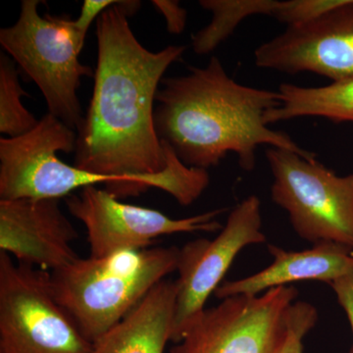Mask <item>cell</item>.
<instances>
[{
	"label": "cell",
	"mask_w": 353,
	"mask_h": 353,
	"mask_svg": "<svg viewBox=\"0 0 353 353\" xmlns=\"http://www.w3.org/2000/svg\"><path fill=\"white\" fill-rule=\"evenodd\" d=\"M318 311L306 301H294L292 306L289 336L281 353H303V339L314 328Z\"/></svg>",
	"instance_id": "d6986e66"
},
{
	"label": "cell",
	"mask_w": 353,
	"mask_h": 353,
	"mask_svg": "<svg viewBox=\"0 0 353 353\" xmlns=\"http://www.w3.org/2000/svg\"><path fill=\"white\" fill-rule=\"evenodd\" d=\"M294 285L236 296L205 309L170 353H281L289 336Z\"/></svg>",
	"instance_id": "ba28073f"
},
{
	"label": "cell",
	"mask_w": 353,
	"mask_h": 353,
	"mask_svg": "<svg viewBox=\"0 0 353 353\" xmlns=\"http://www.w3.org/2000/svg\"><path fill=\"white\" fill-rule=\"evenodd\" d=\"M161 83L155 101V130L187 166L208 170L233 152L243 170L252 171L257 148L264 145L316 159L315 153L265 123V114L280 104L278 90L236 82L219 58L211 57L206 66L190 67L187 75Z\"/></svg>",
	"instance_id": "7a4b0ae2"
},
{
	"label": "cell",
	"mask_w": 353,
	"mask_h": 353,
	"mask_svg": "<svg viewBox=\"0 0 353 353\" xmlns=\"http://www.w3.org/2000/svg\"><path fill=\"white\" fill-rule=\"evenodd\" d=\"M280 1L275 0H201L199 6L212 12L210 24L192 37V48L197 54L212 52L231 36L241 21L262 14L273 16Z\"/></svg>",
	"instance_id": "2e32d148"
},
{
	"label": "cell",
	"mask_w": 353,
	"mask_h": 353,
	"mask_svg": "<svg viewBox=\"0 0 353 353\" xmlns=\"http://www.w3.org/2000/svg\"><path fill=\"white\" fill-rule=\"evenodd\" d=\"M345 0H289L280 1L273 17L288 27L305 24L320 17Z\"/></svg>",
	"instance_id": "ac0fdd59"
},
{
	"label": "cell",
	"mask_w": 353,
	"mask_h": 353,
	"mask_svg": "<svg viewBox=\"0 0 353 353\" xmlns=\"http://www.w3.org/2000/svg\"><path fill=\"white\" fill-rule=\"evenodd\" d=\"M261 227L260 199L250 196L234 206L214 240L197 239L180 248L172 343H178L205 310L206 301L222 284L236 255L245 246L266 241Z\"/></svg>",
	"instance_id": "9c48e42d"
},
{
	"label": "cell",
	"mask_w": 353,
	"mask_h": 353,
	"mask_svg": "<svg viewBox=\"0 0 353 353\" xmlns=\"http://www.w3.org/2000/svg\"><path fill=\"white\" fill-rule=\"evenodd\" d=\"M255 65L288 74L310 72L333 82L353 77V0L305 24L288 27L254 51Z\"/></svg>",
	"instance_id": "8fae6325"
},
{
	"label": "cell",
	"mask_w": 353,
	"mask_h": 353,
	"mask_svg": "<svg viewBox=\"0 0 353 353\" xmlns=\"http://www.w3.org/2000/svg\"><path fill=\"white\" fill-rule=\"evenodd\" d=\"M278 92L280 104L265 114L267 125L308 116L353 122V77L319 88L281 83Z\"/></svg>",
	"instance_id": "9a60e30c"
},
{
	"label": "cell",
	"mask_w": 353,
	"mask_h": 353,
	"mask_svg": "<svg viewBox=\"0 0 353 353\" xmlns=\"http://www.w3.org/2000/svg\"><path fill=\"white\" fill-rule=\"evenodd\" d=\"M55 297L51 274L0 252V353H94Z\"/></svg>",
	"instance_id": "8992f818"
},
{
	"label": "cell",
	"mask_w": 353,
	"mask_h": 353,
	"mask_svg": "<svg viewBox=\"0 0 353 353\" xmlns=\"http://www.w3.org/2000/svg\"><path fill=\"white\" fill-rule=\"evenodd\" d=\"M39 0H23L17 22L0 30V44L43 94L48 110L74 131L83 117L78 90L94 75L79 55L85 34L67 17H41Z\"/></svg>",
	"instance_id": "5b68a950"
},
{
	"label": "cell",
	"mask_w": 353,
	"mask_h": 353,
	"mask_svg": "<svg viewBox=\"0 0 353 353\" xmlns=\"http://www.w3.org/2000/svg\"><path fill=\"white\" fill-rule=\"evenodd\" d=\"M271 197L296 233L312 243L332 241L353 250V174L338 176L317 160L270 148Z\"/></svg>",
	"instance_id": "52a82bcc"
},
{
	"label": "cell",
	"mask_w": 353,
	"mask_h": 353,
	"mask_svg": "<svg viewBox=\"0 0 353 353\" xmlns=\"http://www.w3.org/2000/svg\"><path fill=\"white\" fill-rule=\"evenodd\" d=\"M119 1L116 0H85L80 15L74 20L77 29L87 36L88 29L94 20L99 19L104 11L111 6H115Z\"/></svg>",
	"instance_id": "44dd1931"
},
{
	"label": "cell",
	"mask_w": 353,
	"mask_h": 353,
	"mask_svg": "<svg viewBox=\"0 0 353 353\" xmlns=\"http://www.w3.org/2000/svg\"><path fill=\"white\" fill-rule=\"evenodd\" d=\"M66 206L87 229L90 257L101 259L123 250H141L159 236L222 230L216 217L226 209L174 219L155 209L123 203L106 190L87 187L66 197Z\"/></svg>",
	"instance_id": "30bf717a"
},
{
	"label": "cell",
	"mask_w": 353,
	"mask_h": 353,
	"mask_svg": "<svg viewBox=\"0 0 353 353\" xmlns=\"http://www.w3.org/2000/svg\"><path fill=\"white\" fill-rule=\"evenodd\" d=\"M28 95L19 82L16 62L3 52L0 55V132L7 138L24 136L39 121L22 103Z\"/></svg>",
	"instance_id": "e0dca14e"
},
{
	"label": "cell",
	"mask_w": 353,
	"mask_h": 353,
	"mask_svg": "<svg viewBox=\"0 0 353 353\" xmlns=\"http://www.w3.org/2000/svg\"><path fill=\"white\" fill-rule=\"evenodd\" d=\"M77 132L50 113L32 131L0 139V199H61L83 188L106 185L119 199L138 196L152 188L171 194L181 205L194 203L208 189V170L183 163L167 145L168 166L157 175L116 176L90 173L65 163L58 152H75Z\"/></svg>",
	"instance_id": "3957f363"
},
{
	"label": "cell",
	"mask_w": 353,
	"mask_h": 353,
	"mask_svg": "<svg viewBox=\"0 0 353 353\" xmlns=\"http://www.w3.org/2000/svg\"><path fill=\"white\" fill-rule=\"evenodd\" d=\"M268 250L274 257L270 266L250 277L222 283L214 296L219 299L259 296L273 288L303 281L330 284L353 270V250L332 241L314 243L303 252H290L274 245H269Z\"/></svg>",
	"instance_id": "4fadbf2b"
},
{
	"label": "cell",
	"mask_w": 353,
	"mask_h": 353,
	"mask_svg": "<svg viewBox=\"0 0 353 353\" xmlns=\"http://www.w3.org/2000/svg\"><path fill=\"white\" fill-rule=\"evenodd\" d=\"M176 283L163 280L108 333L94 343V353H164L171 341Z\"/></svg>",
	"instance_id": "5bb4252c"
},
{
	"label": "cell",
	"mask_w": 353,
	"mask_h": 353,
	"mask_svg": "<svg viewBox=\"0 0 353 353\" xmlns=\"http://www.w3.org/2000/svg\"><path fill=\"white\" fill-rule=\"evenodd\" d=\"M77 239L59 199H0V252L18 263L58 270L80 257Z\"/></svg>",
	"instance_id": "7c38bea8"
},
{
	"label": "cell",
	"mask_w": 353,
	"mask_h": 353,
	"mask_svg": "<svg viewBox=\"0 0 353 353\" xmlns=\"http://www.w3.org/2000/svg\"><path fill=\"white\" fill-rule=\"evenodd\" d=\"M139 6L119 1L97 20L94 92L74 152V166L90 173L143 176L168 166L167 146L155 130L154 103L165 72L187 48H143L128 21Z\"/></svg>",
	"instance_id": "6da1fadb"
},
{
	"label": "cell",
	"mask_w": 353,
	"mask_h": 353,
	"mask_svg": "<svg viewBox=\"0 0 353 353\" xmlns=\"http://www.w3.org/2000/svg\"><path fill=\"white\" fill-rule=\"evenodd\" d=\"M180 248L123 250L77 259L51 272L58 303L94 343L131 313L146 294L176 271Z\"/></svg>",
	"instance_id": "277c9868"
},
{
	"label": "cell",
	"mask_w": 353,
	"mask_h": 353,
	"mask_svg": "<svg viewBox=\"0 0 353 353\" xmlns=\"http://www.w3.org/2000/svg\"><path fill=\"white\" fill-rule=\"evenodd\" d=\"M152 4L164 16L167 29L171 34L183 32L187 25V11L180 6L178 1L153 0Z\"/></svg>",
	"instance_id": "ffe728a7"
},
{
	"label": "cell",
	"mask_w": 353,
	"mask_h": 353,
	"mask_svg": "<svg viewBox=\"0 0 353 353\" xmlns=\"http://www.w3.org/2000/svg\"><path fill=\"white\" fill-rule=\"evenodd\" d=\"M329 285H331L339 303L347 316L353 336V270L343 277L330 283ZM350 353H353V345Z\"/></svg>",
	"instance_id": "7402d4cb"
}]
</instances>
